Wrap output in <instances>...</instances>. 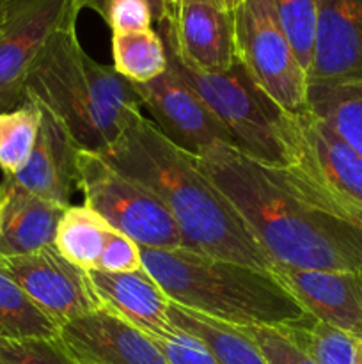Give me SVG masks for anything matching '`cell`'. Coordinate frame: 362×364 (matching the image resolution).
<instances>
[{
  "mask_svg": "<svg viewBox=\"0 0 362 364\" xmlns=\"http://www.w3.org/2000/svg\"><path fill=\"white\" fill-rule=\"evenodd\" d=\"M309 85L362 80V0H318Z\"/></svg>",
  "mask_w": 362,
  "mask_h": 364,
  "instance_id": "cell-14",
  "label": "cell"
},
{
  "mask_svg": "<svg viewBox=\"0 0 362 364\" xmlns=\"http://www.w3.org/2000/svg\"><path fill=\"white\" fill-rule=\"evenodd\" d=\"M169 318L174 327L202 341L222 364H266L256 345L238 326L219 322L174 302H169Z\"/></svg>",
  "mask_w": 362,
  "mask_h": 364,
  "instance_id": "cell-19",
  "label": "cell"
},
{
  "mask_svg": "<svg viewBox=\"0 0 362 364\" xmlns=\"http://www.w3.org/2000/svg\"><path fill=\"white\" fill-rule=\"evenodd\" d=\"M135 89L141 96L142 110L149 112L148 119L183 151L201 156L216 146H234L226 127L169 63L165 73L146 84H135Z\"/></svg>",
  "mask_w": 362,
  "mask_h": 364,
  "instance_id": "cell-10",
  "label": "cell"
},
{
  "mask_svg": "<svg viewBox=\"0 0 362 364\" xmlns=\"http://www.w3.org/2000/svg\"><path fill=\"white\" fill-rule=\"evenodd\" d=\"M272 274L307 315L362 340V270L275 267Z\"/></svg>",
  "mask_w": 362,
  "mask_h": 364,
  "instance_id": "cell-15",
  "label": "cell"
},
{
  "mask_svg": "<svg viewBox=\"0 0 362 364\" xmlns=\"http://www.w3.org/2000/svg\"><path fill=\"white\" fill-rule=\"evenodd\" d=\"M41 109L27 102L7 112H0V169L4 176H14L27 166L38 141Z\"/></svg>",
  "mask_w": 362,
  "mask_h": 364,
  "instance_id": "cell-25",
  "label": "cell"
},
{
  "mask_svg": "<svg viewBox=\"0 0 362 364\" xmlns=\"http://www.w3.org/2000/svg\"><path fill=\"white\" fill-rule=\"evenodd\" d=\"M236 59L280 110H309V78L277 20L273 0H243L234 13Z\"/></svg>",
  "mask_w": 362,
  "mask_h": 364,
  "instance_id": "cell-8",
  "label": "cell"
},
{
  "mask_svg": "<svg viewBox=\"0 0 362 364\" xmlns=\"http://www.w3.org/2000/svg\"><path fill=\"white\" fill-rule=\"evenodd\" d=\"M256 345L266 364H316L307 354L295 347L277 327L238 326Z\"/></svg>",
  "mask_w": 362,
  "mask_h": 364,
  "instance_id": "cell-28",
  "label": "cell"
},
{
  "mask_svg": "<svg viewBox=\"0 0 362 364\" xmlns=\"http://www.w3.org/2000/svg\"><path fill=\"white\" fill-rule=\"evenodd\" d=\"M99 155L162 201L180 228L185 249L272 272L273 263L197 156L167 141L148 117L135 121Z\"/></svg>",
  "mask_w": 362,
  "mask_h": 364,
  "instance_id": "cell-2",
  "label": "cell"
},
{
  "mask_svg": "<svg viewBox=\"0 0 362 364\" xmlns=\"http://www.w3.org/2000/svg\"><path fill=\"white\" fill-rule=\"evenodd\" d=\"M277 20L298 63L309 75L314 52L318 0H273Z\"/></svg>",
  "mask_w": 362,
  "mask_h": 364,
  "instance_id": "cell-26",
  "label": "cell"
},
{
  "mask_svg": "<svg viewBox=\"0 0 362 364\" xmlns=\"http://www.w3.org/2000/svg\"><path fill=\"white\" fill-rule=\"evenodd\" d=\"M84 205L146 249H180L183 237L165 206L138 181L114 169L99 153H78Z\"/></svg>",
  "mask_w": 362,
  "mask_h": 364,
  "instance_id": "cell-7",
  "label": "cell"
},
{
  "mask_svg": "<svg viewBox=\"0 0 362 364\" xmlns=\"http://www.w3.org/2000/svg\"><path fill=\"white\" fill-rule=\"evenodd\" d=\"M357 364H362V352H361V358H358V363Z\"/></svg>",
  "mask_w": 362,
  "mask_h": 364,
  "instance_id": "cell-36",
  "label": "cell"
},
{
  "mask_svg": "<svg viewBox=\"0 0 362 364\" xmlns=\"http://www.w3.org/2000/svg\"><path fill=\"white\" fill-rule=\"evenodd\" d=\"M27 102L48 110L84 151L103 153L144 116L133 82L92 59L67 21L46 41L27 77Z\"/></svg>",
  "mask_w": 362,
  "mask_h": 364,
  "instance_id": "cell-3",
  "label": "cell"
},
{
  "mask_svg": "<svg viewBox=\"0 0 362 364\" xmlns=\"http://www.w3.org/2000/svg\"><path fill=\"white\" fill-rule=\"evenodd\" d=\"M192 2H201L206 4V6L215 7V9L227 11V13H236V9L243 4V0H192Z\"/></svg>",
  "mask_w": 362,
  "mask_h": 364,
  "instance_id": "cell-33",
  "label": "cell"
},
{
  "mask_svg": "<svg viewBox=\"0 0 362 364\" xmlns=\"http://www.w3.org/2000/svg\"><path fill=\"white\" fill-rule=\"evenodd\" d=\"M0 364H78L64 350L60 341L27 338L11 340L0 336Z\"/></svg>",
  "mask_w": 362,
  "mask_h": 364,
  "instance_id": "cell-27",
  "label": "cell"
},
{
  "mask_svg": "<svg viewBox=\"0 0 362 364\" xmlns=\"http://www.w3.org/2000/svg\"><path fill=\"white\" fill-rule=\"evenodd\" d=\"M103 20L112 34L148 31L155 25L151 7L144 0H116L109 6Z\"/></svg>",
  "mask_w": 362,
  "mask_h": 364,
  "instance_id": "cell-31",
  "label": "cell"
},
{
  "mask_svg": "<svg viewBox=\"0 0 362 364\" xmlns=\"http://www.w3.org/2000/svg\"><path fill=\"white\" fill-rule=\"evenodd\" d=\"M309 110L362 156V80L309 85Z\"/></svg>",
  "mask_w": 362,
  "mask_h": 364,
  "instance_id": "cell-20",
  "label": "cell"
},
{
  "mask_svg": "<svg viewBox=\"0 0 362 364\" xmlns=\"http://www.w3.org/2000/svg\"><path fill=\"white\" fill-rule=\"evenodd\" d=\"M316 364H357L362 340L311 315L277 327Z\"/></svg>",
  "mask_w": 362,
  "mask_h": 364,
  "instance_id": "cell-22",
  "label": "cell"
},
{
  "mask_svg": "<svg viewBox=\"0 0 362 364\" xmlns=\"http://www.w3.org/2000/svg\"><path fill=\"white\" fill-rule=\"evenodd\" d=\"M169 66L194 89L216 119L226 127L234 146L251 159L268 166H284L279 134L283 110L259 91L236 60L231 70L204 73L185 64L165 45Z\"/></svg>",
  "mask_w": 362,
  "mask_h": 364,
  "instance_id": "cell-6",
  "label": "cell"
},
{
  "mask_svg": "<svg viewBox=\"0 0 362 364\" xmlns=\"http://www.w3.org/2000/svg\"><path fill=\"white\" fill-rule=\"evenodd\" d=\"M0 269L59 326L103 308L89 270L71 263L53 245L31 255L0 258Z\"/></svg>",
  "mask_w": 362,
  "mask_h": 364,
  "instance_id": "cell-11",
  "label": "cell"
},
{
  "mask_svg": "<svg viewBox=\"0 0 362 364\" xmlns=\"http://www.w3.org/2000/svg\"><path fill=\"white\" fill-rule=\"evenodd\" d=\"M18 0H0V23H2V20L6 18V14L9 13V9Z\"/></svg>",
  "mask_w": 362,
  "mask_h": 364,
  "instance_id": "cell-34",
  "label": "cell"
},
{
  "mask_svg": "<svg viewBox=\"0 0 362 364\" xmlns=\"http://www.w3.org/2000/svg\"><path fill=\"white\" fill-rule=\"evenodd\" d=\"M96 270L112 274L142 270V247L124 233L110 228Z\"/></svg>",
  "mask_w": 362,
  "mask_h": 364,
  "instance_id": "cell-29",
  "label": "cell"
},
{
  "mask_svg": "<svg viewBox=\"0 0 362 364\" xmlns=\"http://www.w3.org/2000/svg\"><path fill=\"white\" fill-rule=\"evenodd\" d=\"M110 224L87 205H71L57 226L53 247L84 270H96Z\"/></svg>",
  "mask_w": 362,
  "mask_h": 364,
  "instance_id": "cell-21",
  "label": "cell"
},
{
  "mask_svg": "<svg viewBox=\"0 0 362 364\" xmlns=\"http://www.w3.org/2000/svg\"><path fill=\"white\" fill-rule=\"evenodd\" d=\"M279 134L284 166H272L279 180L316 208L362 228V156L311 110H283Z\"/></svg>",
  "mask_w": 362,
  "mask_h": 364,
  "instance_id": "cell-5",
  "label": "cell"
},
{
  "mask_svg": "<svg viewBox=\"0 0 362 364\" xmlns=\"http://www.w3.org/2000/svg\"><path fill=\"white\" fill-rule=\"evenodd\" d=\"M197 160L273 269L362 270V228L316 208L283 183L272 166L229 144L212 148Z\"/></svg>",
  "mask_w": 362,
  "mask_h": 364,
  "instance_id": "cell-1",
  "label": "cell"
},
{
  "mask_svg": "<svg viewBox=\"0 0 362 364\" xmlns=\"http://www.w3.org/2000/svg\"><path fill=\"white\" fill-rule=\"evenodd\" d=\"M64 208L4 176L0 183V258L31 255L53 245Z\"/></svg>",
  "mask_w": 362,
  "mask_h": 364,
  "instance_id": "cell-18",
  "label": "cell"
},
{
  "mask_svg": "<svg viewBox=\"0 0 362 364\" xmlns=\"http://www.w3.org/2000/svg\"><path fill=\"white\" fill-rule=\"evenodd\" d=\"M169 364H222L202 341L174 327L163 338H153Z\"/></svg>",
  "mask_w": 362,
  "mask_h": 364,
  "instance_id": "cell-30",
  "label": "cell"
},
{
  "mask_svg": "<svg viewBox=\"0 0 362 364\" xmlns=\"http://www.w3.org/2000/svg\"><path fill=\"white\" fill-rule=\"evenodd\" d=\"M0 336L11 340H55L59 323L50 318L20 284L0 269Z\"/></svg>",
  "mask_w": 362,
  "mask_h": 364,
  "instance_id": "cell-23",
  "label": "cell"
},
{
  "mask_svg": "<svg viewBox=\"0 0 362 364\" xmlns=\"http://www.w3.org/2000/svg\"><path fill=\"white\" fill-rule=\"evenodd\" d=\"M155 31L177 59L197 71L220 73L238 60L234 13L181 0L176 13L156 25Z\"/></svg>",
  "mask_w": 362,
  "mask_h": 364,
  "instance_id": "cell-12",
  "label": "cell"
},
{
  "mask_svg": "<svg viewBox=\"0 0 362 364\" xmlns=\"http://www.w3.org/2000/svg\"><path fill=\"white\" fill-rule=\"evenodd\" d=\"M89 276L103 309L151 338H163L174 331L169 297L144 269L124 274L89 270Z\"/></svg>",
  "mask_w": 362,
  "mask_h": 364,
  "instance_id": "cell-17",
  "label": "cell"
},
{
  "mask_svg": "<svg viewBox=\"0 0 362 364\" xmlns=\"http://www.w3.org/2000/svg\"><path fill=\"white\" fill-rule=\"evenodd\" d=\"M39 109L41 124L31 159L20 173L6 178L23 191L66 210L78 191L80 148L53 114L43 107Z\"/></svg>",
  "mask_w": 362,
  "mask_h": 364,
  "instance_id": "cell-16",
  "label": "cell"
},
{
  "mask_svg": "<svg viewBox=\"0 0 362 364\" xmlns=\"http://www.w3.org/2000/svg\"><path fill=\"white\" fill-rule=\"evenodd\" d=\"M163 2H165L167 18H169V16H172L174 13H176V9H177V6H180L181 0H163Z\"/></svg>",
  "mask_w": 362,
  "mask_h": 364,
  "instance_id": "cell-35",
  "label": "cell"
},
{
  "mask_svg": "<svg viewBox=\"0 0 362 364\" xmlns=\"http://www.w3.org/2000/svg\"><path fill=\"white\" fill-rule=\"evenodd\" d=\"M142 269L170 302L231 326L280 327L307 315L272 272L229 259L142 247Z\"/></svg>",
  "mask_w": 362,
  "mask_h": 364,
  "instance_id": "cell-4",
  "label": "cell"
},
{
  "mask_svg": "<svg viewBox=\"0 0 362 364\" xmlns=\"http://www.w3.org/2000/svg\"><path fill=\"white\" fill-rule=\"evenodd\" d=\"M78 0H18L0 23V112L27 103L28 71L50 38L77 20Z\"/></svg>",
  "mask_w": 362,
  "mask_h": 364,
  "instance_id": "cell-9",
  "label": "cell"
},
{
  "mask_svg": "<svg viewBox=\"0 0 362 364\" xmlns=\"http://www.w3.org/2000/svg\"><path fill=\"white\" fill-rule=\"evenodd\" d=\"M78 2H80L82 9H84V7H89V9L96 11V13L103 18L106 14V9H109L110 4L116 2V0H78ZM144 2H148L149 7H151L153 18H155V27L162 23L167 18L165 2H163V0H144Z\"/></svg>",
  "mask_w": 362,
  "mask_h": 364,
  "instance_id": "cell-32",
  "label": "cell"
},
{
  "mask_svg": "<svg viewBox=\"0 0 362 364\" xmlns=\"http://www.w3.org/2000/svg\"><path fill=\"white\" fill-rule=\"evenodd\" d=\"M57 340L78 364H169L151 336L103 308L60 323Z\"/></svg>",
  "mask_w": 362,
  "mask_h": 364,
  "instance_id": "cell-13",
  "label": "cell"
},
{
  "mask_svg": "<svg viewBox=\"0 0 362 364\" xmlns=\"http://www.w3.org/2000/svg\"><path fill=\"white\" fill-rule=\"evenodd\" d=\"M114 70L133 84H146L167 71V50L155 28L112 34Z\"/></svg>",
  "mask_w": 362,
  "mask_h": 364,
  "instance_id": "cell-24",
  "label": "cell"
}]
</instances>
